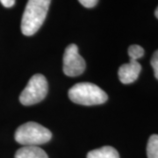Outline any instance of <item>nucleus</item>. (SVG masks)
I'll return each mask as SVG.
<instances>
[{"instance_id": "1", "label": "nucleus", "mask_w": 158, "mask_h": 158, "mask_svg": "<svg viewBox=\"0 0 158 158\" xmlns=\"http://www.w3.org/2000/svg\"><path fill=\"white\" fill-rule=\"evenodd\" d=\"M51 0H28L21 19V32L26 36L34 35L45 20Z\"/></svg>"}, {"instance_id": "2", "label": "nucleus", "mask_w": 158, "mask_h": 158, "mask_svg": "<svg viewBox=\"0 0 158 158\" xmlns=\"http://www.w3.org/2000/svg\"><path fill=\"white\" fill-rule=\"evenodd\" d=\"M69 99L82 106H95L107 101V94L98 85L91 83H79L69 90Z\"/></svg>"}, {"instance_id": "3", "label": "nucleus", "mask_w": 158, "mask_h": 158, "mask_svg": "<svg viewBox=\"0 0 158 158\" xmlns=\"http://www.w3.org/2000/svg\"><path fill=\"white\" fill-rule=\"evenodd\" d=\"M14 138L23 146H38L50 141L52 133L43 126L30 121L18 127Z\"/></svg>"}, {"instance_id": "4", "label": "nucleus", "mask_w": 158, "mask_h": 158, "mask_svg": "<svg viewBox=\"0 0 158 158\" xmlns=\"http://www.w3.org/2000/svg\"><path fill=\"white\" fill-rule=\"evenodd\" d=\"M48 85L46 77L41 74L33 76L26 88L22 90L19 101L24 106H32L43 100L48 94Z\"/></svg>"}, {"instance_id": "5", "label": "nucleus", "mask_w": 158, "mask_h": 158, "mask_svg": "<svg viewBox=\"0 0 158 158\" xmlns=\"http://www.w3.org/2000/svg\"><path fill=\"white\" fill-rule=\"evenodd\" d=\"M86 64L79 55L76 44L69 45L63 55V72L68 77H77L85 71Z\"/></svg>"}, {"instance_id": "6", "label": "nucleus", "mask_w": 158, "mask_h": 158, "mask_svg": "<svg viewBox=\"0 0 158 158\" xmlns=\"http://www.w3.org/2000/svg\"><path fill=\"white\" fill-rule=\"evenodd\" d=\"M141 66L137 61L130 60L128 63H125L118 69V75L119 81L124 85H129L137 80L141 73Z\"/></svg>"}, {"instance_id": "7", "label": "nucleus", "mask_w": 158, "mask_h": 158, "mask_svg": "<svg viewBox=\"0 0 158 158\" xmlns=\"http://www.w3.org/2000/svg\"><path fill=\"white\" fill-rule=\"evenodd\" d=\"M15 158H48V156L38 146H24L16 152Z\"/></svg>"}, {"instance_id": "8", "label": "nucleus", "mask_w": 158, "mask_h": 158, "mask_svg": "<svg viewBox=\"0 0 158 158\" xmlns=\"http://www.w3.org/2000/svg\"><path fill=\"white\" fill-rule=\"evenodd\" d=\"M87 158H119V155L114 148L105 146L90 151L87 154Z\"/></svg>"}, {"instance_id": "9", "label": "nucleus", "mask_w": 158, "mask_h": 158, "mask_svg": "<svg viewBox=\"0 0 158 158\" xmlns=\"http://www.w3.org/2000/svg\"><path fill=\"white\" fill-rule=\"evenodd\" d=\"M148 158H158V135H153L147 145Z\"/></svg>"}, {"instance_id": "10", "label": "nucleus", "mask_w": 158, "mask_h": 158, "mask_svg": "<svg viewBox=\"0 0 158 158\" xmlns=\"http://www.w3.org/2000/svg\"><path fill=\"white\" fill-rule=\"evenodd\" d=\"M144 55V49L139 45H131L128 48V56L130 60L137 61V59L141 58Z\"/></svg>"}, {"instance_id": "11", "label": "nucleus", "mask_w": 158, "mask_h": 158, "mask_svg": "<svg viewBox=\"0 0 158 158\" xmlns=\"http://www.w3.org/2000/svg\"><path fill=\"white\" fill-rule=\"evenodd\" d=\"M151 66L154 69V74L156 78L158 80V50H156L153 55L151 59Z\"/></svg>"}, {"instance_id": "12", "label": "nucleus", "mask_w": 158, "mask_h": 158, "mask_svg": "<svg viewBox=\"0 0 158 158\" xmlns=\"http://www.w3.org/2000/svg\"><path fill=\"white\" fill-rule=\"evenodd\" d=\"M80 4L86 8H92L96 6L98 0H78Z\"/></svg>"}, {"instance_id": "13", "label": "nucleus", "mask_w": 158, "mask_h": 158, "mask_svg": "<svg viewBox=\"0 0 158 158\" xmlns=\"http://www.w3.org/2000/svg\"><path fill=\"white\" fill-rule=\"evenodd\" d=\"M0 3L6 8H10L14 6L15 0H0Z\"/></svg>"}, {"instance_id": "14", "label": "nucleus", "mask_w": 158, "mask_h": 158, "mask_svg": "<svg viewBox=\"0 0 158 158\" xmlns=\"http://www.w3.org/2000/svg\"><path fill=\"white\" fill-rule=\"evenodd\" d=\"M155 15H156V17L158 19V6H157V8L156 9V11H155Z\"/></svg>"}]
</instances>
